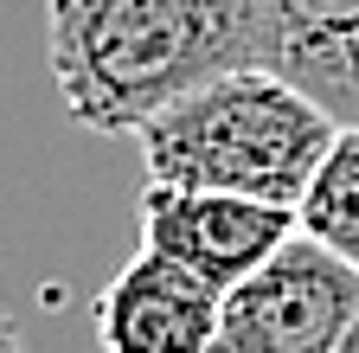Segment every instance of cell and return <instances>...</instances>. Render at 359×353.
Segmentation results:
<instances>
[{
    "mask_svg": "<svg viewBox=\"0 0 359 353\" xmlns=\"http://www.w3.org/2000/svg\"><path fill=\"white\" fill-rule=\"evenodd\" d=\"M0 353H32V347H26V334H20V321L7 315V308H0Z\"/></svg>",
    "mask_w": 359,
    "mask_h": 353,
    "instance_id": "ba28073f",
    "label": "cell"
},
{
    "mask_svg": "<svg viewBox=\"0 0 359 353\" xmlns=\"http://www.w3.org/2000/svg\"><path fill=\"white\" fill-rule=\"evenodd\" d=\"M295 218H302L308 238H321L327 251H340L359 270V122H346L334 135V148H327L321 167H314Z\"/></svg>",
    "mask_w": 359,
    "mask_h": 353,
    "instance_id": "52a82bcc",
    "label": "cell"
},
{
    "mask_svg": "<svg viewBox=\"0 0 359 353\" xmlns=\"http://www.w3.org/2000/svg\"><path fill=\"white\" fill-rule=\"evenodd\" d=\"M334 135H340V122L302 84H289L269 65H244V71L199 84L193 97L167 103L135 135V148H142L148 180L302 206Z\"/></svg>",
    "mask_w": 359,
    "mask_h": 353,
    "instance_id": "7a4b0ae2",
    "label": "cell"
},
{
    "mask_svg": "<svg viewBox=\"0 0 359 353\" xmlns=\"http://www.w3.org/2000/svg\"><path fill=\"white\" fill-rule=\"evenodd\" d=\"M359 315V270L321 238L295 232L276 257L224 289L212 353H340Z\"/></svg>",
    "mask_w": 359,
    "mask_h": 353,
    "instance_id": "3957f363",
    "label": "cell"
},
{
    "mask_svg": "<svg viewBox=\"0 0 359 353\" xmlns=\"http://www.w3.org/2000/svg\"><path fill=\"white\" fill-rule=\"evenodd\" d=\"M340 353H359V315H353V328H346V340H340Z\"/></svg>",
    "mask_w": 359,
    "mask_h": 353,
    "instance_id": "9c48e42d",
    "label": "cell"
},
{
    "mask_svg": "<svg viewBox=\"0 0 359 353\" xmlns=\"http://www.w3.org/2000/svg\"><path fill=\"white\" fill-rule=\"evenodd\" d=\"M135 225H142L148 251L187 263L212 289H238L250 270H263V263L302 232V218H295V206H269V199H250V193L142 180V193H135Z\"/></svg>",
    "mask_w": 359,
    "mask_h": 353,
    "instance_id": "277c9868",
    "label": "cell"
},
{
    "mask_svg": "<svg viewBox=\"0 0 359 353\" xmlns=\"http://www.w3.org/2000/svg\"><path fill=\"white\" fill-rule=\"evenodd\" d=\"M276 71L321 103L340 128L359 122V0H263Z\"/></svg>",
    "mask_w": 359,
    "mask_h": 353,
    "instance_id": "8992f818",
    "label": "cell"
},
{
    "mask_svg": "<svg viewBox=\"0 0 359 353\" xmlns=\"http://www.w3.org/2000/svg\"><path fill=\"white\" fill-rule=\"evenodd\" d=\"M218 315H224V289H212L187 263H173L148 244L90 302L103 353H212Z\"/></svg>",
    "mask_w": 359,
    "mask_h": 353,
    "instance_id": "5b68a950",
    "label": "cell"
},
{
    "mask_svg": "<svg viewBox=\"0 0 359 353\" xmlns=\"http://www.w3.org/2000/svg\"><path fill=\"white\" fill-rule=\"evenodd\" d=\"M45 52L77 128L142 135L167 103L224 71H276V32L263 0H52Z\"/></svg>",
    "mask_w": 359,
    "mask_h": 353,
    "instance_id": "6da1fadb",
    "label": "cell"
}]
</instances>
